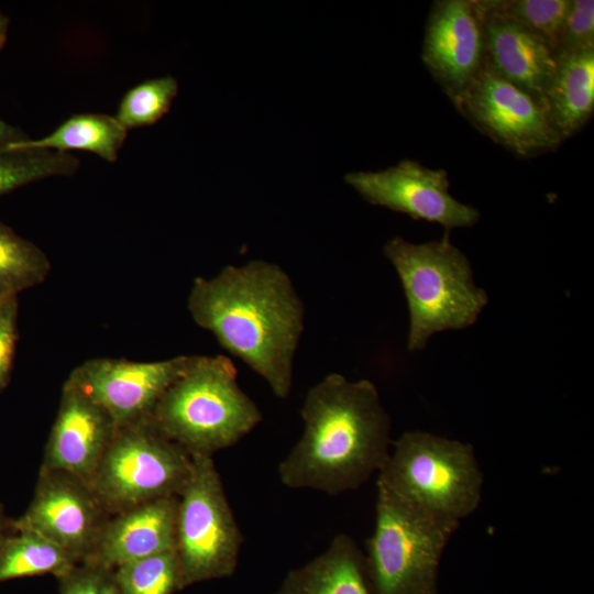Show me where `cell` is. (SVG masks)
<instances>
[{
    "mask_svg": "<svg viewBox=\"0 0 594 594\" xmlns=\"http://www.w3.org/2000/svg\"><path fill=\"white\" fill-rule=\"evenodd\" d=\"M9 25L10 19L0 8V50L7 42Z\"/></svg>",
    "mask_w": 594,
    "mask_h": 594,
    "instance_id": "obj_31",
    "label": "cell"
},
{
    "mask_svg": "<svg viewBox=\"0 0 594 594\" xmlns=\"http://www.w3.org/2000/svg\"><path fill=\"white\" fill-rule=\"evenodd\" d=\"M187 307L196 324L262 377L276 397L289 396L305 308L279 265L254 260L197 277Z\"/></svg>",
    "mask_w": 594,
    "mask_h": 594,
    "instance_id": "obj_1",
    "label": "cell"
},
{
    "mask_svg": "<svg viewBox=\"0 0 594 594\" xmlns=\"http://www.w3.org/2000/svg\"><path fill=\"white\" fill-rule=\"evenodd\" d=\"M121 594H173L180 591L175 550L135 560L113 569Z\"/></svg>",
    "mask_w": 594,
    "mask_h": 594,
    "instance_id": "obj_23",
    "label": "cell"
},
{
    "mask_svg": "<svg viewBox=\"0 0 594 594\" xmlns=\"http://www.w3.org/2000/svg\"><path fill=\"white\" fill-rule=\"evenodd\" d=\"M273 594H372L364 553L346 534L307 563L287 572Z\"/></svg>",
    "mask_w": 594,
    "mask_h": 594,
    "instance_id": "obj_17",
    "label": "cell"
},
{
    "mask_svg": "<svg viewBox=\"0 0 594 594\" xmlns=\"http://www.w3.org/2000/svg\"><path fill=\"white\" fill-rule=\"evenodd\" d=\"M392 446L377 485L458 527L477 509L484 476L472 444L410 430Z\"/></svg>",
    "mask_w": 594,
    "mask_h": 594,
    "instance_id": "obj_5",
    "label": "cell"
},
{
    "mask_svg": "<svg viewBox=\"0 0 594 594\" xmlns=\"http://www.w3.org/2000/svg\"><path fill=\"white\" fill-rule=\"evenodd\" d=\"M8 298V297H0V305L2 304V301Z\"/></svg>",
    "mask_w": 594,
    "mask_h": 594,
    "instance_id": "obj_32",
    "label": "cell"
},
{
    "mask_svg": "<svg viewBox=\"0 0 594 594\" xmlns=\"http://www.w3.org/2000/svg\"><path fill=\"white\" fill-rule=\"evenodd\" d=\"M453 103L483 134L518 156L551 152L563 142L544 107L496 74L485 59Z\"/></svg>",
    "mask_w": 594,
    "mask_h": 594,
    "instance_id": "obj_9",
    "label": "cell"
},
{
    "mask_svg": "<svg viewBox=\"0 0 594 594\" xmlns=\"http://www.w3.org/2000/svg\"><path fill=\"white\" fill-rule=\"evenodd\" d=\"M29 138L21 129L13 127L0 118V148Z\"/></svg>",
    "mask_w": 594,
    "mask_h": 594,
    "instance_id": "obj_29",
    "label": "cell"
},
{
    "mask_svg": "<svg viewBox=\"0 0 594 594\" xmlns=\"http://www.w3.org/2000/svg\"><path fill=\"white\" fill-rule=\"evenodd\" d=\"M77 563L42 535L14 528L0 547V582L44 574L59 578Z\"/></svg>",
    "mask_w": 594,
    "mask_h": 594,
    "instance_id": "obj_20",
    "label": "cell"
},
{
    "mask_svg": "<svg viewBox=\"0 0 594 594\" xmlns=\"http://www.w3.org/2000/svg\"><path fill=\"white\" fill-rule=\"evenodd\" d=\"M594 50V1L570 0L554 55Z\"/></svg>",
    "mask_w": 594,
    "mask_h": 594,
    "instance_id": "obj_26",
    "label": "cell"
},
{
    "mask_svg": "<svg viewBox=\"0 0 594 594\" xmlns=\"http://www.w3.org/2000/svg\"><path fill=\"white\" fill-rule=\"evenodd\" d=\"M128 135L114 116L103 113L74 114L50 134L30 136L9 145L10 150H51L68 153L87 151L113 163Z\"/></svg>",
    "mask_w": 594,
    "mask_h": 594,
    "instance_id": "obj_19",
    "label": "cell"
},
{
    "mask_svg": "<svg viewBox=\"0 0 594 594\" xmlns=\"http://www.w3.org/2000/svg\"><path fill=\"white\" fill-rule=\"evenodd\" d=\"M394 265L409 309L407 350H424L437 332L475 323L488 301L473 282L466 256L450 241L449 231L437 241L411 243L400 237L384 245Z\"/></svg>",
    "mask_w": 594,
    "mask_h": 594,
    "instance_id": "obj_4",
    "label": "cell"
},
{
    "mask_svg": "<svg viewBox=\"0 0 594 594\" xmlns=\"http://www.w3.org/2000/svg\"><path fill=\"white\" fill-rule=\"evenodd\" d=\"M177 91L172 76L145 80L125 92L114 118L127 130L152 125L168 111Z\"/></svg>",
    "mask_w": 594,
    "mask_h": 594,
    "instance_id": "obj_24",
    "label": "cell"
},
{
    "mask_svg": "<svg viewBox=\"0 0 594 594\" xmlns=\"http://www.w3.org/2000/svg\"><path fill=\"white\" fill-rule=\"evenodd\" d=\"M18 341V297L10 296L0 305V394L11 377Z\"/></svg>",
    "mask_w": 594,
    "mask_h": 594,
    "instance_id": "obj_28",
    "label": "cell"
},
{
    "mask_svg": "<svg viewBox=\"0 0 594 594\" xmlns=\"http://www.w3.org/2000/svg\"><path fill=\"white\" fill-rule=\"evenodd\" d=\"M109 516L86 482L40 469L30 505L13 525L42 535L81 563L92 553Z\"/></svg>",
    "mask_w": 594,
    "mask_h": 594,
    "instance_id": "obj_10",
    "label": "cell"
},
{
    "mask_svg": "<svg viewBox=\"0 0 594 594\" xmlns=\"http://www.w3.org/2000/svg\"><path fill=\"white\" fill-rule=\"evenodd\" d=\"M191 358L178 355L151 362L95 358L76 366L66 382L103 408L118 428L148 416Z\"/></svg>",
    "mask_w": 594,
    "mask_h": 594,
    "instance_id": "obj_11",
    "label": "cell"
},
{
    "mask_svg": "<svg viewBox=\"0 0 594 594\" xmlns=\"http://www.w3.org/2000/svg\"><path fill=\"white\" fill-rule=\"evenodd\" d=\"M148 416L189 454L208 457L234 446L262 421L260 408L239 386L234 364L221 354L193 355Z\"/></svg>",
    "mask_w": 594,
    "mask_h": 594,
    "instance_id": "obj_3",
    "label": "cell"
},
{
    "mask_svg": "<svg viewBox=\"0 0 594 594\" xmlns=\"http://www.w3.org/2000/svg\"><path fill=\"white\" fill-rule=\"evenodd\" d=\"M50 271L47 255L0 220V297L42 284Z\"/></svg>",
    "mask_w": 594,
    "mask_h": 594,
    "instance_id": "obj_21",
    "label": "cell"
},
{
    "mask_svg": "<svg viewBox=\"0 0 594 594\" xmlns=\"http://www.w3.org/2000/svg\"><path fill=\"white\" fill-rule=\"evenodd\" d=\"M488 3L540 36L554 53L570 0H488Z\"/></svg>",
    "mask_w": 594,
    "mask_h": 594,
    "instance_id": "obj_25",
    "label": "cell"
},
{
    "mask_svg": "<svg viewBox=\"0 0 594 594\" xmlns=\"http://www.w3.org/2000/svg\"><path fill=\"white\" fill-rule=\"evenodd\" d=\"M475 6L483 28L486 64L544 107V90L556 67L551 47L540 36L492 8L488 0H475Z\"/></svg>",
    "mask_w": 594,
    "mask_h": 594,
    "instance_id": "obj_15",
    "label": "cell"
},
{
    "mask_svg": "<svg viewBox=\"0 0 594 594\" xmlns=\"http://www.w3.org/2000/svg\"><path fill=\"white\" fill-rule=\"evenodd\" d=\"M344 179L370 204L439 223L447 231L472 227L480 219L474 207L451 196L444 169L428 168L416 161L403 160L380 172L350 173Z\"/></svg>",
    "mask_w": 594,
    "mask_h": 594,
    "instance_id": "obj_12",
    "label": "cell"
},
{
    "mask_svg": "<svg viewBox=\"0 0 594 594\" xmlns=\"http://www.w3.org/2000/svg\"><path fill=\"white\" fill-rule=\"evenodd\" d=\"M116 430L103 408L65 381L40 469L67 472L90 486Z\"/></svg>",
    "mask_w": 594,
    "mask_h": 594,
    "instance_id": "obj_14",
    "label": "cell"
},
{
    "mask_svg": "<svg viewBox=\"0 0 594 594\" xmlns=\"http://www.w3.org/2000/svg\"><path fill=\"white\" fill-rule=\"evenodd\" d=\"M177 497L154 499L110 515L84 561L108 569L175 550Z\"/></svg>",
    "mask_w": 594,
    "mask_h": 594,
    "instance_id": "obj_16",
    "label": "cell"
},
{
    "mask_svg": "<svg viewBox=\"0 0 594 594\" xmlns=\"http://www.w3.org/2000/svg\"><path fill=\"white\" fill-rule=\"evenodd\" d=\"M59 594H121L112 569L81 562L57 578Z\"/></svg>",
    "mask_w": 594,
    "mask_h": 594,
    "instance_id": "obj_27",
    "label": "cell"
},
{
    "mask_svg": "<svg viewBox=\"0 0 594 594\" xmlns=\"http://www.w3.org/2000/svg\"><path fill=\"white\" fill-rule=\"evenodd\" d=\"M76 156L51 150L0 148V196L54 176L76 173Z\"/></svg>",
    "mask_w": 594,
    "mask_h": 594,
    "instance_id": "obj_22",
    "label": "cell"
},
{
    "mask_svg": "<svg viewBox=\"0 0 594 594\" xmlns=\"http://www.w3.org/2000/svg\"><path fill=\"white\" fill-rule=\"evenodd\" d=\"M421 59L452 101L466 89L485 59L484 34L475 0L433 2Z\"/></svg>",
    "mask_w": 594,
    "mask_h": 594,
    "instance_id": "obj_13",
    "label": "cell"
},
{
    "mask_svg": "<svg viewBox=\"0 0 594 594\" xmlns=\"http://www.w3.org/2000/svg\"><path fill=\"white\" fill-rule=\"evenodd\" d=\"M458 528L376 484L375 524L363 551L372 594H438L440 560Z\"/></svg>",
    "mask_w": 594,
    "mask_h": 594,
    "instance_id": "obj_6",
    "label": "cell"
},
{
    "mask_svg": "<svg viewBox=\"0 0 594 594\" xmlns=\"http://www.w3.org/2000/svg\"><path fill=\"white\" fill-rule=\"evenodd\" d=\"M13 530V519L7 515L4 505L0 502V547Z\"/></svg>",
    "mask_w": 594,
    "mask_h": 594,
    "instance_id": "obj_30",
    "label": "cell"
},
{
    "mask_svg": "<svg viewBox=\"0 0 594 594\" xmlns=\"http://www.w3.org/2000/svg\"><path fill=\"white\" fill-rule=\"evenodd\" d=\"M550 123L565 140L594 110V50L556 54V67L543 95Z\"/></svg>",
    "mask_w": 594,
    "mask_h": 594,
    "instance_id": "obj_18",
    "label": "cell"
},
{
    "mask_svg": "<svg viewBox=\"0 0 594 594\" xmlns=\"http://www.w3.org/2000/svg\"><path fill=\"white\" fill-rule=\"evenodd\" d=\"M304 431L278 464L283 485L328 495L355 491L378 473L391 448V418L370 380L330 373L310 387Z\"/></svg>",
    "mask_w": 594,
    "mask_h": 594,
    "instance_id": "obj_2",
    "label": "cell"
},
{
    "mask_svg": "<svg viewBox=\"0 0 594 594\" xmlns=\"http://www.w3.org/2000/svg\"><path fill=\"white\" fill-rule=\"evenodd\" d=\"M193 470V455L164 436L150 416L118 427L90 483L106 512L178 496Z\"/></svg>",
    "mask_w": 594,
    "mask_h": 594,
    "instance_id": "obj_7",
    "label": "cell"
},
{
    "mask_svg": "<svg viewBox=\"0 0 594 594\" xmlns=\"http://www.w3.org/2000/svg\"><path fill=\"white\" fill-rule=\"evenodd\" d=\"M242 543L213 458L193 455L191 474L177 497L175 554L180 590L232 576Z\"/></svg>",
    "mask_w": 594,
    "mask_h": 594,
    "instance_id": "obj_8",
    "label": "cell"
}]
</instances>
